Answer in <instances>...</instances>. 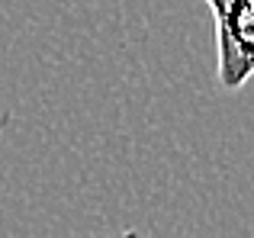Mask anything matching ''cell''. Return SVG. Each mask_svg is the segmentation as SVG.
Returning <instances> with one entry per match:
<instances>
[{"label":"cell","mask_w":254,"mask_h":238,"mask_svg":"<svg viewBox=\"0 0 254 238\" xmlns=\"http://www.w3.org/2000/svg\"><path fill=\"white\" fill-rule=\"evenodd\" d=\"M216 19L219 87L242 90L254 77V0H206Z\"/></svg>","instance_id":"cell-1"}]
</instances>
